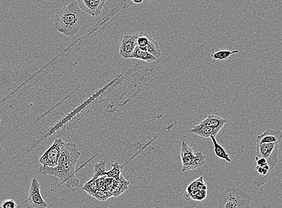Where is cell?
I'll list each match as a JSON object with an SVG mask.
<instances>
[{"label":"cell","instance_id":"10","mask_svg":"<svg viewBox=\"0 0 282 208\" xmlns=\"http://www.w3.org/2000/svg\"><path fill=\"white\" fill-rule=\"evenodd\" d=\"M220 131L218 129L200 125V124L194 126L190 130L191 133L204 138H210V137L212 136L216 137Z\"/></svg>","mask_w":282,"mask_h":208},{"label":"cell","instance_id":"5","mask_svg":"<svg viewBox=\"0 0 282 208\" xmlns=\"http://www.w3.org/2000/svg\"><path fill=\"white\" fill-rule=\"evenodd\" d=\"M279 144L265 143L260 145H256V156L265 158L272 171L278 163Z\"/></svg>","mask_w":282,"mask_h":208},{"label":"cell","instance_id":"14","mask_svg":"<svg viewBox=\"0 0 282 208\" xmlns=\"http://www.w3.org/2000/svg\"><path fill=\"white\" fill-rule=\"evenodd\" d=\"M131 59H136L143 61V62L151 63L156 62V58L146 50L141 49L138 46L134 49L133 54L131 56Z\"/></svg>","mask_w":282,"mask_h":208},{"label":"cell","instance_id":"17","mask_svg":"<svg viewBox=\"0 0 282 208\" xmlns=\"http://www.w3.org/2000/svg\"><path fill=\"white\" fill-rule=\"evenodd\" d=\"M106 162L101 160L98 163L95 164L93 166V177L96 179L101 176H106Z\"/></svg>","mask_w":282,"mask_h":208},{"label":"cell","instance_id":"15","mask_svg":"<svg viewBox=\"0 0 282 208\" xmlns=\"http://www.w3.org/2000/svg\"><path fill=\"white\" fill-rule=\"evenodd\" d=\"M142 49L150 53L151 55L156 58V60H158L159 62L161 60L162 52L161 49H160L159 45L151 37H149L148 44Z\"/></svg>","mask_w":282,"mask_h":208},{"label":"cell","instance_id":"1","mask_svg":"<svg viewBox=\"0 0 282 208\" xmlns=\"http://www.w3.org/2000/svg\"><path fill=\"white\" fill-rule=\"evenodd\" d=\"M80 156L81 153L75 144L64 143L62 144L57 166L40 167L39 173L43 176L58 177L60 180L61 184L68 188L77 187L80 182L75 176V167Z\"/></svg>","mask_w":282,"mask_h":208},{"label":"cell","instance_id":"6","mask_svg":"<svg viewBox=\"0 0 282 208\" xmlns=\"http://www.w3.org/2000/svg\"><path fill=\"white\" fill-rule=\"evenodd\" d=\"M65 141L62 139H56L54 143L42 155L39 160V163L43 166L55 167L58 164L61 149Z\"/></svg>","mask_w":282,"mask_h":208},{"label":"cell","instance_id":"23","mask_svg":"<svg viewBox=\"0 0 282 208\" xmlns=\"http://www.w3.org/2000/svg\"><path fill=\"white\" fill-rule=\"evenodd\" d=\"M17 207L16 202L13 199L5 200L0 205V208H16Z\"/></svg>","mask_w":282,"mask_h":208},{"label":"cell","instance_id":"11","mask_svg":"<svg viewBox=\"0 0 282 208\" xmlns=\"http://www.w3.org/2000/svg\"><path fill=\"white\" fill-rule=\"evenodd\" d=\"M129 184L130 182L127 181L121 175L119 178L114 179L113 187L111 192L114 197H118L128 190Z\"/></svg>","mask_w":282,"mask_h":208},{"label":"cell","instance_id":"30","mask_svg":"<svg viewBox=\"0 0 282 208\" xmlns=\"http://www.w3.org/2000/svg\"><path fill=\"white\" fill-rule=\"evenodd\" d=\"M0 122H1V118H0Z\"/></svg>","mask_w":282,"mask_h":208},{"label":"cell","instance_id":"18","mask_svg":"<svg viewBox=\"0 0 282 208\" xmlns=\"http://www.w3.org/2000/svg\"><path fill=\"white\" fill-rule=\"evenodd\" d=\"M238 50H233V51H231L230 50H221L217 52L213 53L211 55V57L212 58L213 63H215L216 61L219 60H225L227 58L231 57V55L235 54H238Z\"/></svg>","mask_w":282,"mask_h":208},{"label":"cell","instance_id":"12","mask_svg":"<svg viewBox=\"0 0 282 208\" xmlns=\"http://www.w3.org/2000/svg\"><path fill=\"white\" fill-rule=\"evenodd\" d=\"M228 122V120L221 118L219 116L212 115L208 116L205 120L200 122L199 124L202 126L211 127V128H217L221 130Z\"/></svg>","mask_w":282,"mask_h":208},{"label":"cell","instance_id":"7","mask_svg":"<svg viewBox=\"0 0 282 208\" xmlns=\"http://www.w3.org/2000/svg\"><path fill=\"white\" fill-rule=\"evenodd\" d=\"M24 204H28V206L34 208H46L48 206L47 202L42 196L40 184L35 177L32 179L29 197L23 203L22 205Z\"/></svg>","mask_w":282,"mask_h":208},{"label":"cell","instance_id":"28","mask_svg":"<svg viewBox=\"0 0 282 208\" xmlns=\"http://www.w3.org/2000/svg\"><path fill=\"white\" fill-rule=\"evenodd\" d=\"M131 1L132 3L139 4H141L144 1V0H131Z\"/></svg>","mask_w":282,"mask_h":208},{"label":"cell","instance_id":"20","mask_svg":"<svg viewBox=\"0 0 282 208\" xmlns=\"http://www.w3.org/2000/svg\"><path fill=\"white\" fill-rule=\"evenodd\" d=\"M112 166H113V169L106 172V176L113 177L114 179L119 178V176H121L123 166H122L118 162H116L115 163L112 164Z\"/></svg>","mask_w":282,"mask_h":208},{"label":"cell","instance_id":"19","mask_svg":"<svg viewBox=\"0 0 282 208\" xmlns=\"http://www.w3.org/2000/svg\"><path fill=\"white\" fill-rule=\"evenodd\" d=\"M82 189L83 191H85L87 194L90 195V196L93 197L94 194L95 193L96 190L98 189L97 179L93 177L92 178L89 180L88 181L85 182Z\"/></svg>","mask_w":282,"mask_h":208},{"label":"cell","instance_id":"16","mask_svg":"<svg viewBox=\"0 0 282 208\" xmlns=\"http://www.w3.org/2000/svg\"><path fill=\"white\" fill-rule=\"evenodd\" d=\"M210 139L213 144V149H214L216 156L218 158L224 160L229 162V163H231L232 160H231L230 156H229V154L225 151V149L223 148L222 146H221L220 144H218L216 137L213 136H211Z\"/></svg>","mask_w":282,"mask_h":208},{"label":"cell","instance_id":"21","mask_svg":"<svg viewBox=\"0 0 282 208\" xmlns=\"http://www.w3.org/2000/svg\"><path fill=\"white\" fill-rule=\"evenodd\" d=\"M93 197L99 200V201H106L109 198L114 197L113 193L108 190H101L98 189L96 190L95 193L93 195Z\"/></svg>","mask_w":282,"mask_h":208},{"label":"cell","instance_id":"3","mask_svg":"<svg viewBox=\"0 0 282 208\" xmlns=\"http://www.w3.org/2000/svg\"><path fill=\"white\" fill-rule=\"evenodd\" d=\"M252 197L240 188H230L218 196V207L220 208H250Z\"/></svg>","mask_w":282,"mask_h":208},{"label":"cell","instance_id":"24","mask_svg":"<svg viewBox=\"0 0 282 208\" xmlns=\"http://www.w3.org/2000/svg\"><path fill=\"white\" fill-rule=\"evenodd\" d=\"M207 196V190H200L198 192V193L192 198V200L196 201H202L205 199Z\"/></svg>","mask_w":282,"mask_h":208},{"label":"cell","instance_id":"4","mask_svg":"<svg viewBox=\"0 0 282 208\" xmlns=\"http://www.w3.org/2000/svg\"><path fill=\"white\" fill-rule=\"evenodd\" d=\"M182 162V171L195 170L204 166L206 157L201 152H195L184 141L182 142L180 150Z\"/></svg>","mask_w":282,"mask_h":208},{"label":"cell","instance_id":"8","mask_svg":"<svg viewBox=\"0 0 282 208\" xmlns=\"http://www.w3.org/2000/svg\"><path fill=\"white\" fill-rule=\"evenodd\" d=\"M139 33L121 35L119 47V54L124 59H131V56L137 47V39Z\"/></svg>","mask_w":282,"mask_h":208},{"label":"cell","instance_id":"9","mask_svg":"<svg viewBox=\"0 0 282 208\" xmlns=\"http://www.w3.org/2000/svg\"><path fill=\"white\" fill-rule=\"evenodd\" d=\"M282 140V131L278 129L267 128L256 139V145L265 143H280Z\"/></svg>","mask_w":282,"mask_h":208},{"label":"cell","instance_id":"29","mask_svg":"<svg viewBox=\"0 0 282 208\" xmlns=\"http://www.w3.org/2000/svg\"><path fill=\"white\" fill-rule=\"evenodd\" d=\"M148 1H155V0H148Z\"/></svg>","mask_w":282,"mask_h":208},{"label":"cell","instance_id":"25","mask_svg":"<svg viewBox=\"0 0 282 208\" xmlns=\"http://www.w3.org/2000/svg\"><path fill=\"white\" fill-rule=\"evenodd\" d=\"M197 188L199 191H200V190H207V184L205 183L202 176H200L198 179Z\"/></svg>","mask_w":282,"mask_h":208},{"label":"cell","instance_id":"26","mask_svg":"<svg viewBox=\"0 0 282 208\" xmlns=\"http://www.w3.org/2000/svg\"><path fill=\"white\" fill-rule=\"evenodd\" d=\"M76 2L78 4L79 7L80 9L82 10L83 11L85 12L86 7H87V4L90 0H76Z\"/></svg>","mask_w":282,"mask_h":208},{"label":"cell","instance_id":"2","mask_svg":"<svg viewBox=\"0 0 282 208\" xmlns=\"http://www.w3.org/2000/svg\"><path fill=\"white\" fill-rule=\"evenodd\" d=\"M87 19V14L80 9L74 0L56 15L54 27L58 32L67 36L74 37Z\"/></svg>","mask_w":282,"mask_h":208},{"label":"cell","instance_id":"27","mask_svg":"<svg viewBox=\"0 0 282 208\" xmlns=\"http://www.w3.org/2000/svg\"><path fill=\"white\" fill-rule=\"evenodd\" d=\"M255 161L257 166H265V165L268 164L266 160L264 157H255Z\"/></svg>","mask_w":282,"mask_h":208},{"label":"cell","instance_id":"13","mask_svg":"<svg viewBox=\"0 0 282 208\" xmlns=\"http://www.w3.org/2000/svg\"><path fill=\"white\" fill-rule=\"evenodd\" d=\"M106 0H90L85 12L92 16H98L101 14Z\"/></svg>","mask_w":282,"mask_h":208},{"label":"cell","instance_id":"22","mask_svg":"<svg viewBox=\"0 0 282 208\" xmlns=\"http://www.w3.org/2000/svg\"><path fill=\"white\" fill-rule=\"evenodd\" d=\"M149 35L145 32L139 33V35L137 39V46L141 49H144L149 43Z\"/></svg>","mask_w":282,"mask_h":208}]
</instances>
